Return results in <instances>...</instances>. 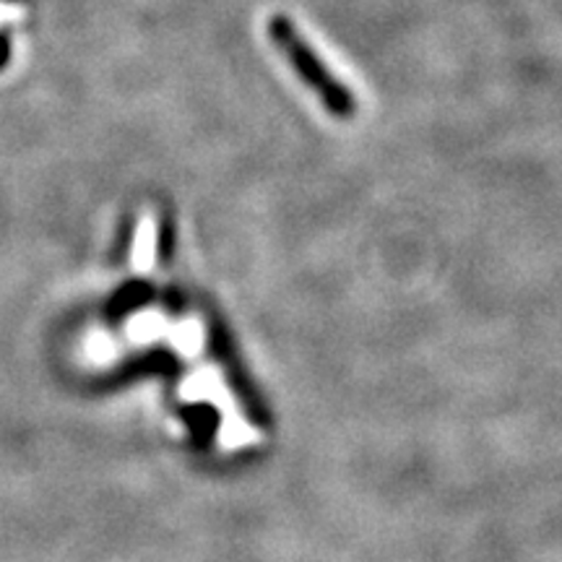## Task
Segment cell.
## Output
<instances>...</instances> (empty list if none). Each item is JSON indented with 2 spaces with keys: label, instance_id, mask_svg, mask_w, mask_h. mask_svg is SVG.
Here are the masks:
<instances>
[{
  "label": "cell",
  "instance_id": "2",
  "mask_svg": "<svg viewBox=\"0 0 562 562\" xmlns=\"http://www.w3.org/2000/svg\"><path fill=\"white\" fill-rule=\"evenodd\" d=\"M214 351H216V357H220V362L224 364V372H227V381H232V389H235L237 398H240V402H243L245 412H248L250 417L258 422V425H266V414L261 409V404H258L256 393H252L250 385L245 383L240 360H237L235 351L229 349L227 336H224L222 331L214 334Z\"/></svg>",
  "mask_w": 562,
  "mask_h": 562
},
{
  "label": "cell",
  "instance_id": "1",
  "mask_svg": "<svg viewBox=\"0 0 562 562\" xmlns=\"http://www.w3.org/2000/svg\"><path fill=\"white\" fill-rule=\"evenodd\" d=\"M266 32H269L277 50L284 55L294 74L302 79V83L318 94L323 108L331 112L334 117H341V121L355 115L357 97L344 87L341 79H336L331 70L326 68V63H323L321 55L313 50L311 42L302 37L290 16H284V13L271 16L269 24H266Z\"/></svg>",
  "mask_w": 562,
  "mask_h": 562
}]
</instances>
